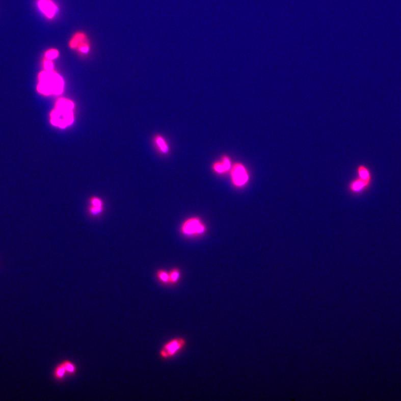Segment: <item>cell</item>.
<instances>
[{
    "mask_svg": "<svg viewBox=\"0 0 401 401\" xmlns=\"http://www.w3.org/2000/svg\"><path fill=\"white\" fill-rule=\"evenodd\" d=\"M63 88L62 77L55 71L45 70L40 74L38 87L40 93L45 95H58L63 92Z\"/></svg>",
    "mask_w": 401,
    "mask_h": 401,
    "instance_id": "1",
    "label": "cell"
},
{
    "mask_svg": "<svg viewBox=\"0 0 401 401\" xmlns=\"http://www.w3.org/2000/svg\"><path fill=\"white\" fill-rule=\"evenodd\" d=\"M207 227L201 218L191 217L182 223L180 231L182 235L188 237L201 236L206 232Z\"/></svg>",
    "mask_w": 401,
    "mask_h": 401,
    "instance_id": "2",
    "label": "cell"
},
{
    "mask_svg": "<svg viewBox=\"0 0 401 401\" xmlns=\"http://www.w3.org/2000/svg\"><path fill=\"white\" fill-rule=\"evenodd\" d=\"M185 345L186 340L182 337L173 338L166 342L159 352L160 357L164 360H168L175 357L182 351Z\"/></svg>",
    "mask_w": 401,
    "mask_h": 401,
    "instance_id": "3",
    "label": "cell"
},
{
    "mask_svg": "<svg viewBox=\"0 0 401 401\" xmlns=\"http://www.w3.org/2000/svg\"><path fill=\"white\" fill-rule=\"evenodd\" d=\"M230 171L231 182L235 187L243 188L248 183L250 178L249 173L243 164H235L232 166Z\"/></svg>",
    "mask_w": 401,
    "mask_h": 401,
    "instance_id": "4",
    "label": "cell"
},
{
    "mask_svg": "<svg viewBox=\"0 0 401 401\" xmlns=\"http://www.w3.org/2000/svg\"><path fill=\"white\" fill-rule=\"evenodd\" d=\"M51 123L62 128L72 124L74 121L72 111L56 109L51 113Z\"/></svg>",
    "mask_w": 401,
    "mask_h": 401,
    "instance_id": "5",
    "label": "cell"
},
{
    "mask_svg": "<svg viewBox=\"0 0 401 401\" xmlns=\"http://www.w3.org/2000/svg\"><path fill=\"white\" fill-rule=\"evenodd\" d=\"M71 49H78L83 53H87L89 50V46L87 41L85 34L82 33L76 34L69 42Z\"/></svg>",
    "mask_w": 401,
    "mask_h": 401,
    "instance_id": "6",
    "label": "cell"
},
{
    "mask_svg": "<svg viewBox=\"0 0 401 401\" xmlns=\"http://www.w3.org/2000/svg\"><path fill=\"white\" fill-rule=\"evenodd\" d=\"M38 6L41 13L49 19H52L58 13V7L52 0H39Z\"/></svg>",
    "mask_w": 401,
    "mask_h": 401,
    "instance_id": "7",
    "label": "cell"
},
{
    "mask_svg": "<svg viewBox=\"0 0 401 401\" xmlns=\"http://www.w3.org/2000/svg\"><path fill=\"white\" fill-rule=\"evenodd\" d=\"M370 185V183L363 180L360 177H358L350 183L349 189L351 192L356 194H361L366 191Z\"/></svg>",
    "mask_w": 401,
    "mask_h": 401,
    "instance_id": "8",
    "label": "cell"
},
{
    "mask_svg": "<svg viewBox=\"0 0 401 401\" xmlns=\"http://www.w3.org/2000/svg\"><path fill=\"white\" fill-rule=\"evenodd\" d=\"M357 172L358 177H360L365 181L371 183V182H372V176H371L370 171L366 166L364 165L359 166L357 168Z\"/></svg>",
    "mask_w": 401,
    "mask_h": 401,
    "instance_id": "9",
    "label": "cell"
},
{
    "mask_svg": "<svg viewBox=\"0 0 401 401\" xmlns=\"http://www.w3.org/2000/svg\"><path fill=\"white\" fill-rule=\"evenodd\" d=\"M169 273V285H175L181 278V271L178 268H175L171 269Z\"/></svg>",
    "mask_w": 401,
    "mask_h": 401,
    "instance_id": "10",
    "label": "cell"
},
{
    "mask_svg": "<svg viewBox=\"0 0 401 401\" xmlns=\"http://www.w3.org/2000/svg\"><path fill=\"white\" fill-rule=\"evenodd\" d=\"M155 142L162 153L167 154L169 152V146L168 144H167L166 140H165L163 137L161 136H157L155 137Z\"/></svg>",
    "mask_w": 401,
    "mask_h": 401,
    "instance_id": "11",
    "label": "cell"
},
{
    "mask_svg": "<svg viewBox=\"0 0 401 401\" xmlns=\"http://www.w3.org/2000/svg\"><path fill=\"white\" fill-rule=\"evenodd\" d=\"M73 108L72 101L65 99H59L57 104V109L58 110L72 111Z\"/></svg>",
    "mask_w": 401,
    "mask_h": 401,
    "instance_id": "12",
    "label": "cell"
},
{
    "mask_svg": "<svg viewBox=\"0 0 401 401\" xmlns=\"http://www.w3.org/2000/svg\"><path fill=\"white\" fill-rule=\"evenodd\" d=\"M156 277L161 284L169 285V273L164 269H159L156 272Z\"/></svg>",
    "mask_w": 401,
    "mask_h": 401,
    "instance_id": "13",
    "label": "cell"
},
{
    "mask_svg": "<svg viewBox=\"0 0 401 401\" xmlns=\"http://www.w3.org/2000/svg\"><path fill=\"white\" fill-rule=\"evenodd\" d=\"M67 375V372H66L63 363L58 365L55 369V372H54V376H55V378L58 380H63Z\"/></svg>",
    "mask_w": 401,
    "mask_h": 401,
    "instance_id": "14",
    "label": "cell"
},
{
    "mask_svg": "<svg viewBox=\"0 0 401 401\" xmlns=\"http://www.w3.org/2000/svg\"><path fill=\"white\" fill-rule=\"evenodd\" d=\"M89 205L98 207H104V202L100 197L93 196L89 199Z\"/></svg>",
    "mask_w": 401,
    "mask_h": 401,
    "instance_id": "15",
    "label": "cell"
},
{
    "mask_svg": "<svg viewBox=\"0 0 401 401\" xmlns=\"http://www.w3.org/2000/svg\"><path fill=\"white\" fill-rule=\"evenodd\" d=\"M65 368L67 375H74L76 372V367L75 365L69 361H65L62 362Z\"/></svg>",
    "mask_w": 401,
    "mask_h": 401,
    "instance_id": "16",
    "label": "cell"
},
{
    "mask_svg": "<svg viewBox=\"0 0 401 401\" xmlns=\"http://www.w3.org/2000/svg\"><path fill=\"white\" fill-rule=\"evenodd\" d=\"M212 168L213 171L219 173V174H224V173H226L224 167L221 162H217V163H215L213 165Z\"/></svg>",
    "mask_w": 401,
    "mask_h": 401,
    "instance_id": "17",
    "label": "cell"
},
{
    "mask_svg": "<svg viewBox=\"0 0 401 401\" xmlns=\"http://www.w3.org/2000/svg\"><path fill=\"white\" fill-rule=\"evenodd\" d=\"M221 163H222L224 167L226 173L231 170L232 168V164L230 159L228 157H223Z\"/></svg>",
    "mask_w": 401,
    "mask_h": 401,
    "instance_id": "18",
    "label": "cell"
},
{
    "mask_svg": "<svg viewBox=\"0 0 401 401\" xmlns=\"http://www.w3.org/2000/svg\"><path fill=\"white\" fill-rule=\"evenodd\" d=\"M59 56V51L56 49H51L45 54V57L49 60L55 59Z\"/></svg>",
    "mask_w": 401,
    "mask_h": 401,
    "instance_id": "19",
    "label": "cell"
},
{
    "mask_svg": "<svg viewBox=\"0 0 401 401\" xmlns=\"http://www.w3.org/2000/svg\"><path fill=\"white\" fill-rule=\"evenodd\" d=\"M44 67L45 70L51 71L53 70L54 64L49 61H47L44 63Z\"/></svg>",
    "mask_w": 401,
    "mask_h": 401,
    "instance_id": "20",
    "label": "cell"
}]
</instances>
